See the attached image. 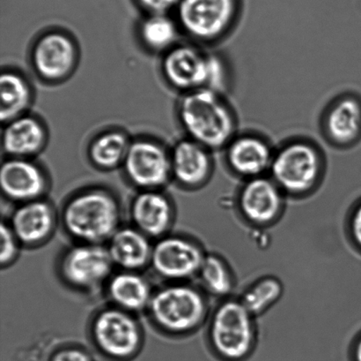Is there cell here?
<instances>
[{
  "mask_svg": "<svg viewBox=\"0 0 361 361\" xmlns=\"http://www.w3.org/2000/svg\"><path fill=\"white\" fill-rule=\"evenodd\" d=\"M114 267L107 247L79 243L63 254L59 271L63 280L73 288L92 291L108 282Z\"/></svg>",
  "mask_w": 361,
  "mask_h": 361,
  "instance_id": "30bf717a",
  "label": "cell"
},
{
  "mask_svg": "<svg viewBox=\"0 0 361 361\" xmlns=\"http://www.w3.org/2000/svg\"><path fill=\"white\" fill-rule=\"evenodd\" d=\"M146 14H169L175 12L180 0H133Z\"/></svg>",
  "mask_w": 361,
  "mask_h": 361,
  "instance_id": "f1b7e54d",
  "label": "cell"
},
{
  "mask_svg": "<svg viewBox=\"0 0 361 361\" xmlns=\"http://www.w3.org/2000/svg\"><path fill=\"white\" fill-rule=\"evenodd\" d=\"M79 49L75 41L62 30L45 32L34 42L30 61L35 73L47 83H60L75 70Z\"/></svg>",
  "mask_w": 361,
  "mask_h": 361,
  "instance_id": "7c38bea8",
  "label": "cell"
},
{
  "mask_svg": "<svg viewBox=\"0 0 361 361\" xmlns=\"http://www.w3.org/2000/svg\"><path fill=\"white\" fill-rule=\"evenodd\" d=\"M349 229L353 243L361 251V201L352 212Z\"/></svg>",
  "mask_w": 361,
  "mask_h": 361,
  "instance_id": "4dcf8cb0",
  "label": "cell"
},
{
  "mask_svg": "<svg viewBox=\"0 0 361 361\" xmlns=\"http://www.w3.org/2000/svg\"><path fill=\"white\" fill-rule=\"evenodd\" d=\"M322 129L329 143L338 148L355 144L361 136V102L344 94L328 105L322 119Z\"/></svg>",
  "mask_w": 361,
  "mask_h": 361,
  "instance_id": "e0dca14e",
  "label": "cell"
},
{
  "mask_svg": "<svg viewBox=\"0 0 361 361\" xmlns=\"http://www.w3.org/2000/svg\"><path fill=\"white\" fill-rule=\"evenodd\" d=\"M178 117L186 137L211 151L224 150L237 134V117L224 94L208 88L180 99Z\"/></svg>",
  "mask_w": 361,
  "mask_h": 361,
  "instance_id": "6da1fadb",
  "label": "cell"
},
{
  "mask_svg": "<svg viewBox=\"0 0 361 361\" xmlns=\"http://www.w3.org/2000/svg\"><path fill=\"white\" fill-rule=\"evenodd\" d=\"M3 196L18 203L42 199L49 182L44 170L32 159L8 158L0 169Z\"/></svg>",
  "mask_w": 361,
  "mask_h": 361,
  "instance_id": "9a60e30c",
  "label": "cell"
},
{
  "mask_svg": "<svg viewBox=\"0 0 361 361\" xmlns=\"http://www.w3.org/2000/svg\"><path fill=\"white\" fill-rule=\"evenodd\" d=\"M207 254L195 240L183 236H164L153 246L150 266L166 280L184 282L197 278Z\"/></svg>",
  "mask_w": 361,
  "mask_h": 361,
  "instance_id": "8fae6325",
  "label": "cell"
},
{
  "mask_svg": "<svg viewBox=\"0 0 361 361\" xmlns=\"http://www.w3.org/2000/svg\"><path fill=\"white\" fill-rule=\"evenodd\" d=\"M204 291L212 296L228 298L235 289V276L224 258L207 254L197 275Z\"/></svg>",
  "mask_w": 361,
  "mask_h": 361,
  "instance_id": "484cf974",
  "label": "cell"
},
{
  "mask_svg": "<svg viewBox=\"0 0 361 361\" xmlns=\"http://www.w3.org/2000/svg\"><path fill=\"white\" fill-rule=\"evenodd\" d=\"M212 152L189 138L178 141L171 150L172 179L188 189L204 186L214 170Z\"/></svg>",
  "mask_w": 361,
  "mask_h": 361,
  "instance_id": "2e32d148",
  "label": "cell"
},
{
  "mask_svg": "<svg viewBox=\"0 0 361 361\" xmlns=\"http://www.w3.org/2000/svg\"><path fill=\"white\" fill-rule=\"evenodd\" d=\"M130 213L134 227L149 238L166 236L174 220L171 201L161 190H141L133 198Z\"/></svg>",
  "mask_w": 361,
  "mask_h": 361,
  "instance_id": "ac0fdd59",
  "label": "cell"
},
{
  "mask_svg": "<svg viewBox=\"0 0 361 361\" xmlns=\"http://www.w3.org/2000/svg\"><path fill=\"white\" fill-rule=\"evenodd\" d=\"M107 249L115 266L140 272L150 265L153 245L149 237L134 227H120L109 240Z\"/></svg>",
  "mask_w": 361,
  "mask_h": 361,
  "instance_id": "44dd1931",
  "label": "cell"
},
{
  "mask_svg": "<svg viewBox=\"0 0 361 361\" xmlns=\"http://www.w3.org/2000/svg\"><path fill=\"white\" fill-rule=\"evenodd\" d=\"M164 79L175 90L188 92L208 88L225 93L231 84L228 63L218 53L205 52L195 42H182L164 53Z\"/></svg>",
  "mask_w": 361,
  "mask_h": 361,
  "instance_id": "3957f363",
  "label": "cell"
},
{
  "mask_svg": "<svg viewBox=\"0 0 361 361\" xmlns=\"http://www.w3.org/2000/svg\"><path fill=\"white\" fill-rule=\"evenodd\" d=\"M107 295L113 305L129 313L147 309L154 291L140 272L121 271L106 283Z\"/></svg>",
  "mask_w": 361,
  "mask_h": 361,
  "instance_id": "7402d4cb",
  "label": "cell"
},
{
  "mask_svg": "<svg viewBox=\"0 0 361 361\" xmlns=\"http://www.w3.org/2000/svg\"><path fill=\"white\" fill-rule=\"evenodd\" d=\"M147 310L161 331L185 335L197 331L204 323L210 307L203 290L178 282L154 291Z\"/></svg>",
  "mask_w": 361,
  "mask_h": 361,
  "instance_id": "277c9868",
  "label": "cell"
},
{
  "mask_svg": "<svg viewBox=\"0 0 361 361\" xmlns=\"http://www.w3.org/2000/svg\"><path fill=\"white\" fill-rule=\"evenodd\" d=\"M51 361H93L90 353L78 348L59 349L52 355Z\"/></svg>",
  "mask_w": 361,
  "mask_h": 361,
  "instance_id": "f546056e",
  "label": "cell"
},
{
  "mask_svg": "<svg viewBox=\"0 0 361 361\" xmlns=\"http://www.w3.org/2000/svg\"><path fill=\"white\" fill-rule=\"evenodd\" d=\"M0 119L3 125L11 120L27 114V110L30 109L33 100V90L23 74L12 69L2 71L0 76Z\"/></svg>",
  "mask_w": 361,
  "mask_h": 361,
  "instance_id": "603a6c76",
  "label": "cell"
},
{
  "mask_svg": "<svg viewBox=\"0 0 361 361\" xmlns=\"http://www.w3.org/2000/svg\"><path fill=\"white\" fill-rule=\"evenodd\" d=\"M353 357L355 361H361V336L357 339L355 348H353Z\"/></svg>",
  "mask_w": 361,
  "mask_h": 361,
  "instance_id": "1f68e13d",
  "label": "cell"
},
{
  "mask_svg": "<svg viewBox=\"0 0 361 361\" xmlns=\"http://www.w3.org/2000/svg\"><path fill=\"white\" fill-rule=\"evenodd\" d=\"M242 10L243 0H180L173 13L191 41L212 45L231 33Z\"/></svg>",
  "mask_w": 361,
  "mask_h": 361,
  "instance_id": "8992f818",
  "label": "cell"
},
{
  "mask_svg": "<svg viewBox=\"0 0 361 361\" xmlns=\"http://www.w3.org/2000/svg\"><path fill=\"white\" fill-rule=\"evenodd\" d=\"M1 251H0V263L2 267L9 266L16 261L19 254L20 242L14 235L12 228L7 223H1Z\"/></svg>",
  "mask_w": 361,
  "mask_h": 361,
  "instance_id": "83f0119b",
  "label": "cell"
},
{
  "mask_svg": "<svg viewBox=\"0 0 361 361\" xmlns=\"http://www.w3.org/2000/svg\"><path fill=\"white\" fill-rule=\"evenodd\" d=\"M92 339L106 356L115 360L133 358L142 345V331L133 314L111 307L99 311L92 321Z\"/></svg>",
  "mask_w": 361,
  "mask_h": 361,
  "instance_id": "ba28073f",
  "label": "cell"
},
{
  "mask_svg": "<svg viewBox=\"0 0 361 361\" xmlns=\"http://www.w3.org/2000/svg\"><path fill=\"white\" fill-rule=\"evenodd\" d=\"M127 180L141 190H161L172 179L171 150L160 141L140 137L132 141L123 162Z\"/></svg>",
  "mask_w": 361,
  "mask_h": 361,
  "instance_id": "9c48e42d",
  "label": "cell"
},
{
  "mask_svg": "<svg viewBox=\"0 0 361 361\" xmlns=\"http://www.w3.org/2000/svg\"><path fill=\"white\" fill-rule=\"evenodd\" d=\"M121 213L111 191L90 187L66 201L62 222L66 232L79 243L104 245L120 228Z\"/></svg>",
  "mask_w": 361,
  "mask_h": 361,
  "instance_id": "7a4b0ae2",
  "label": "cell"
},
{
  "mask_svg": "<svg viewBox=\"0 0 361 361\" xmlns=\"http://www.w3.org/2000/svg\"><path fill=\"white\" fill-rule=\"evenodd\" d=\"M9 225L20 244L39 245L54 231L55 211L49 201L42 199L21 203L13 212Z\"/></svg>",
  "mask_w": 361,
  "mask_h": 361,
  "instance_id": "d6986e66",
  "label": "cell"
},
{
  "mask_svg": "<svg viewBox=\"0 0 361 361\" xmlns=\"http://www.w3.org/2000/svg\"><path fill=\"white\" fill-rule=\"evenodd\" d=\"M132 141L125 132L109 129L98 134L87 148L91 164L102 171H112L123 166Z\"/></svg>",
  "mask_w": 361,
  "mask_h": 361,
  "instance_id": "cb8c5ba5",
  "label": "cell"
},
{
  "mask_svg": "<svg viewBox=\"0 0 361 361\" xmlns=\"http://www.w3.org/2000/svg\"><path fill=\"white\" fill-rule=\"evenodd\" d=\"M224 150L226 166L233 174L244 180L270 172L275 150L270 141L260 134H237Z\"/></svg>",
  "mask_w": 361,
  "mask_h": 361,
  "instance_id": "5bb4252c",
  "label": "cell"
},
{
  "mask_svg": "<svg viewBox=\"0 0 361 361\" xmlns=\"http://www.w3.org/2000/svg\"><path fill=\"white\" fill-rule=\"evenodd\" d=\"M255 318L239 298L223 300L209 325V341L214 351L229 361L247 358L257 341Z\"/></svg>",
  "mask_w": 361,
  "mask_h": 361,
  "instance_id": "52a82bcc",
  "label": "cell"
},
{
  "mask_svg": "<svg viewBox=\"0 0 361 361\" xmlns=\"http://www.w3.org/2000/svg\"><path fill=\"white\" fill-rule=\"evenodd\" d=\"M284 288L279 278L267 276L244 290L239 300L255 317L267 312L281 300Z\"/></svg>",
  "mask_w": 361,
  "mask_h": 361,
  "instance_id": "4316f807",
  "label": "cell"
},
{
  "mask_svg": "<svg viewBox=\"0 0 361 361\" xmlns=\"http://www.w3.org/2000/svg\"><path fill=\"white\" fill-rule=\"evenodd\" d=\"M48 133L37 117L25 114L4 124L2 148L7 158L31 159L47 144Z\"/></svg>",
  "mask_w": 361,
  "mask_h": 361,
  "instance_id": "ffe728a7",
  "label": "cell"
},
{
  "mask_svg": "<svg viewBox=\"0 0 361 361\" xmlns=\"http://www.w3.org/2000/svg\"><path fill=\"white\" fill-rule=\"evenodd\" d=\"M286 194L269 175L244 180L237 197L240 214L257 226L274 224L285 208Z\"/></svg>",
  "mask_w": 361,
  "mask_h": 361,
  "instance_id": "4fadbf2b",
  "label": "cell"
},
{
  "mask_svg": "<svg viewBox=\"0 0 361 361\" xmlns=\"http://www.w3.org/2000/svg\"><path fill=\"white\" fill-rule=\"evenodd\" d=\"M137 31L145 48L151 52L164 54L178 44L180 33L175 16L169 14H146Z\"/></svg>",
  "mask_w": 361,
  "mask_h": 361,
  "instance_id": "d4e9b609",
  "label": "cell"
},
{
  "mask_svg": "<svg viewBox=\"0 0 361 361\" xmlns=\"http://www.w3.org/2000/svg\"><path fill=\"white\" fill-rule=\"evenodd\" d=\"M325 170L323 152L302 138L290 140L276 148L269 176L286 194L304 196L319 185Z\"/></svg>",
  "mask_w": 361,
  "mask_h": 361,
  "instance_id": "5b68a950",
  "label": "cell"
}]
</instances>
